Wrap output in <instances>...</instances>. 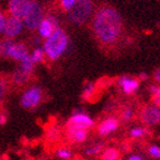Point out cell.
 Wrapping results in <instances>:
<instances>
[{"mask_svg":"<svg viewBox=\"0 0 160 160\" xmlns=\"http://www.w3.org/2000/svg\"><path fill=\"white\" fill-rule=\"evenodd\" d=\"M92 27L100 43L110 45L115 43L121 36L123 22L117 9L103 7L95 13Z\"/></svg>","mask_w":160,"mask_h":160,"instance_id":"cell-1","label":"cell"},{"mask_svg":"<svg viewBox=\"0 0 160 160\" xmlns=\"http://www.w3.org/2000/svg\"><path fill=\"white\" fill-rule=\"evenodd\" d=\"M68 36L63 29L58 28L51 37L44 42L43 48L45 51L46 57L51 61H57L65 54L68 48Z\"/></svg>","mask_w":160,"mask_h":160,"instance_id":"cell-2","label":"cell"},{"mask_svg":"<svg viewBox=\"0 0 160 160\" xmlns=\"http://www.w3.org/2000/svg\"><path fill=\"white\" fill-rule=\"evenodd\" d=\"M93 11L91 0H76L75 5L68 10V19L74 25H82L88 20Z\"/></svg>","mask_w":160,"mask_h":160,"instance_id":"cell-3","label":"cell"},{"mask_svg":"<svg viewBox=\"0 0 160 160\" xmlns=\"http://www.w3.org/2000/svg\"><path fill=\"white\" fill-rule=\"evenodd\" d=\"M0 53L3 57H8L12 61L20 62L26 58L29 53L27 47L22 43H15L11 39H6L1 42L0 46Z\"/></svg>","mask_w":160,"mask_h":160,"instance_id":"cell-4","label":"cell"},{"mask_svg":"<svg viewBox=\"0 0 160 160\" xmlns=\"http://www.w3.org/2000/svg\"><path fill=\"white\" fill-rule=\"evenodd\" d=\"M95 126L93 118L82 110H75L66 122L67 129H85L90 130Z\"/></svg>","mask_w":160,"mask_h":160,"instance_id":"cell-5","label":"cell"},{"mask_svg":"<svg viewBox=\"0 0 160 160\" xmlns=\"http://www.w3.org/2000/svg\"><path fill=\"white\" fill-rule=\"evenodd\" d=\"M43 19H44V15L40 6L36 1H32V0L29 7H28L24 18H22L25 27L29 30L38 29V27H39L40 22H43Z\"/></svg>","mask_w":160,"mask_h":160,"instance_id":"cell-6","label":"cell"},{"mask_svg":"<svg viewBox=\"0 0 160 160\" xmlns=\"http://www.w3.org/2000/svg\"><path fill=\"white\" fill-rule=\"evenodd\" d=\"M43 100V92L39 86H30L22 93L20 104L24 109H34L38 107Z\"/></svg>","mask_w":160,"mask_h":160,"instance_id":"cell-7","label":"cell"},{"mask_svg":"<svg viewBox=\"0 0 160 160\" xmlns=\"http://www.w3.org/2000/svg\"><path fill=\"white\" fill-rule=\"evenodd\" d=\"M140 118L146 126H158L160 124V108L156 104L147 105L142 109Z\"/></svg>","mask_w":160,"mask_h":160,"instance_id":"cell-8","label":"cell"},{"mask_svg":"<svg viewBox=\"0 0 160 160\" xmlns=\"http://www.w3.org/2000/svg\"><path fill=\"white\" fill-rule=\"evenodd\" d=\"M59 22L58 19L55 16H47L46 18L43 19V22H40L39 27H38V32L42 38L47 39L48 37H51L54 32L58 29Z\"/></svg>","mask_w":160,"mask_h":160,"instance_id":"cell-9","label":"cell"},{"mask_svg":"<svg viewBox=\"0 0 160 160\" xmlns=\"http://www.w3.org/2000/svg\"><path fill=\"white\" fill-rule=\"evenodd\" d=\"M24 25V20H22V18L10 16L7 18V22L2 32L7 38H15L22 32Z\"/></svg>","mask_w":160,"mask_h":160,"instance_id":"cell-10","label":"cell"},{"mask_svg":"<svg viewBox=\"0 0 160 160\" xmlns=\"http://www.w3.org/2000/svg\"><path fill=\"white\" fill-rule=\"evenodd\" d=\"M118 85L121 88V91L124 94H134L140 88V80L133 76L129 75H123L118 78Z\"/></svg>","mask_w":160,"mask_h":160,"instance_id":"cell-11","label":"cell"},{"mask_svg":"<svg viewBox=\"0 0 160 160\" xmlns=\"http://www.w3.org/2000/svg\"><path fill=\"white\" fill-rule=\"evenodd\" d=\"M119 128V121L117 118L110 117L102 120L98 126V133L101 137H108L110 134H112L113 132L118 130Z\"/></svg>","mask_w":160,"mask_h":160,"instance_id":"cell-12","label":"cell"},{"mask_svg":"<svg viewBox=\"0 0 160 160\" xmlns=\"http://www.w3.org/2000/svg\"><path fill=\"white\" fill-rule=\"evenodd\" d=\"M30 1L32 0H10L8 6L10 15L22 19L27 9L29 7Z\"/></svg>","mask_w":160,"mask_h":160,"instance_id":"cell-13","label":"cell"},{"mask_svg":"<svg viewBox=\"0 0 160 160\" xmlns=\"http://www.w3.org/2000/svg\"><path fill=\"white\" fill-rule=\"evenodd\" d=\"M88 130L85 129H67V138L74 143H82L88 139Z\"/></svg>","mask_w":160,"mask_h":160,"instance_id":"cell-14","label":"cell"},{"mask_svg":"<svg viewBox=\"0 0 160 160\" xmlns=\"http://www.w3.org/2000/svg\"><path fill=\"white\" fill-rule=\"evenodd\" d=\"M30 75L32 74H28L27 72H25L24 69L18 66L12 74V81L16 84H18V85H22V84H25L27 81L29 80Z\"/></svg>","mask_w":160,"mask_h":160,"instance_id":"cell-15","label":"cell"},{"mask_svg":"<svg viewBox=\"0 0 160 160\" xmlns=\"http://www.w3.org/2000/svg\"><path fill=\"white\" fill-rule=\"evenodd\" d=\"M119 158H120V152L113 147L105 148L101 155L102 160H119Z\"/></svg>","mask_w":160,"mask_h":160,"instance_id":"cell-16","label":"cell"},{"mask_svg":"<svg viewBox=\"0 0 160 160\" xmlns=\"http://www.w3.org/2000/svg\"><path fill=\"white\" fill-rule=\"evenodd\" d=\"M30 57H32V59L34 61L35 64L43 63L44 59H45V57H46V54H45V51H44V48H40V47L35 48L34 51L32 52V54H30Z\"/></svg>","mask_w":160,"mask_h":160,"instance_id":"cell-17","label":"cell"},{"mask_svg":"<svg viewBox=\"0 0 160 160\" xmlns=\"http://www.w3.org/2000/svg\"><path fill=\"white\" fill-rule=\"evenodd\" d=\"M95 93V86H94L93 83L88 82L84 84L83 86V92H82V96L84 100H90L92 96Z\"/></svg>","mask_w":160,"mask_h":160,"instance_id":"cell-18","label":"cell"},{"mask_svg":"<svg viewBox=\"0 0 160 160\" xmlns=\"http://www.w3.org/2000/svg\"><path fill=\"white\" fill-rule=\"evenodd\" d=\"M103 150H104L103 142H98V143L92 144L88 148H86L85 153L88 156H96L99 155V153H101V152H103Z\"/></svg>","mask_w":160,"mask_h":160,"instance_id":"cell-19","label":"cell"},{"mask_svg":"<svg viewBox=\"0 0 160 160\" xmlns=\"http://www.w3.org/2000/svg\"><path fill=\"white\" fill-rule=\"evenodd\" d=\"M148 134V130L144 127H134L130 130V137L133 139H141Z\"/></svg>","mask_w":160,"mask_h":160,"instance_id":"cell-20","label":"cell"},{"mask_svg":"<svg viewBox=\"0 0 160 160\" xmlns=\"http://www.w3.org/2000/svg\"><path fill=\"white\" fill-rule=\"evenodd\" d=\"M56 155H57V157L61 158V159L67 160L72 157V151H71L68 148H59L56 151Z\"/></svg>","mask_w":160,"mask_h":160,"instance_id":"cell-21","label":"cell"},{"mask_svg":"<svg viewBox=\"0 0 160 160\" xmlns=\"http://www.w3.org/2000/svg\"><path fill=\"white\" fill-rule=\"evenodd\" d=\"M148 153L151 156L152 158H156V159H160V147L159 146H156V144H152L148 148Z\"/></svg>","mask_w":160,"mask_h":160,"instance_id":"cell-22","label":"cell"},{"mask_svg":"<svg viewBox=\"0 0 160 160\" xmlns=\"http://www.w3.org/2000/svg\"><path fill=\"white\" fill-rule=\"evenodd\" d=\"M133 114H134L133 110L131 109V108H126V109L122 111V113H121V118H122L123 121H130V120H132Z\"/></svg>","mask_w":160,"mask_h":160,"instance_id":"cell-23","label":"cell"},{"mask_svg":"<svg viewBox=\"0 0 160 160\" xmlns=\"http://www.w3.org/2000/svg\"><path fill=\"white\" fill-rule=\"evenodd\" d=\"M58 136H59V130L56 128V127H52V128L47 131V137H48V139L55 140L56 138H58Z\"/></svg>","mask_w":160,"mask_h":160,"instance_id":"cell-24","label":"cell"},{"mask_svg":"<svg viewBox=\"0 0 160 160\" xmlns=\"http://www.w3.org/2000/svg\"><path fill=\"white\" fill-rule=\"evenodd\" d=\"M76 0H62V7L66 10H69L75 5Z\"/></svg>","mask_w":160,"mask_h":160,"instance_id":"cell-25","label":"cell"},{"mask_svg":"<svg viewBox=\"0 0 160 160\" xmlns=\"http://www.w3.org/2000/svg\"><path fill=\"white\" fill-rule=\"evenodd\" d=\"M152 102H153V104H156V105H158L160 108V86L157 90V92L152 94Z\"/></svg>","mask_w":160,"mask_h":160,"instance_id":"cell-26","label":"cell"},{"mask_svg":"<svg viewBox=\"0 0 160 160\" xmlns=\"http://www.w3.org/2000/svg\"><path fill=\"white\" fill-rule=\"evenodd\" d=\"M6 22H7V18L5 17L3 13H1V15H0V32H2L3 29H5Z\"/></svg>","mask_w":160,"mask_h":160,"instance_id":"cell-27","label":"cell"},{"mask_svg":"<svg viewBox=\"0 0 160 160\" xmlns=\"http://www.w3.org/2000/svg\"><path fill=\"white\" fill-rule=\"evenodd\" d=\"M138 78L140 81H148V78H149V76H148L147 73H144V72H141L140 74H139Z\"/></svg>","mask_w":160,"mask_h":160,"instance_id":"cell-28","label":"cell"},{"mask_svg":"<svg viewBox=\"0 0 160 160\" xmlns=\"http://www.w3.org/2000/svg\"><path fill=\"white\" fill-rule=\"evenodd\" d=\"M5 81H1V83H0V96H1V99L3 98V93H5Z\"/></svg>","mask_w":160,"mask_h":160,"instance_id":"cell-29","label":"cell"},{"mask_svg":"<svg viewBox=\"0 0 160 160\" xmlns=\"http://www.w3.org/2000/svg\"><path fill=\"white\" fill-rule=\"evenodd\" d=\"M128 160H143V158L140 155H131L130 157L128 158Z\"/></svg>","mask_w":160,"mask_h":160,"instance_id":"cell-30","label":"cell"},{"mask_svg":"<svg viewBox=\"0 0 160 160\" xmlns=\"http://www.w3.org/2000/svg\"><path fill=\"white\" fill-rule=\"evenodd\" d=\"M153 78H155V81L157 83L160 84V69H157L155 72V75H153Z\"/></svg>","mask_w":160,"mask_h":160,"instance_id":"cell-31","label":"cell"},{"mask_svg":"<svg viewBox=\"0 0 160 160\" xmlns=\"http://www.w3.org/2000/svg\"><path fill=\"white\" fill-rule=\"evenodd\" d=\"M6 120H7V117H6L5 113H1V115H0V124L1 126H3L6 123Z\"/></svg>","mask_w":160,"mask_h":160,"instance_id":"cell-32","label":"cell"},{"mask_svg":"<svg viewBox=\"0 0 160 160\" xmlns=\"http://www.w3.org/2000/svg\"><path fill=\"white\" fill-rule=\"evenodd\" d=\"M158 88H159V86H157V85H151V86H150V91H151V93L153 94V93H156V92H157Z\"/></svg>","mask_w":160,"mask_h":160,"instance_id":"cell-33","label":"cell"},{"mask_svg":"<svg viewBox=\"0 0 160 160\" xmlns=\"http://www.w3.org/2000/svg\"><path fill=\"white\" fill-rule=\"evenodd\" d=\"M40 38H42V37H40ZM40 38H36V39L34 40L35 44H37V45H40Z\"/></svg>","mask_w":160,"mask_h":160,"instance_id":"cell-34","label":"cell"}]
</instances>
